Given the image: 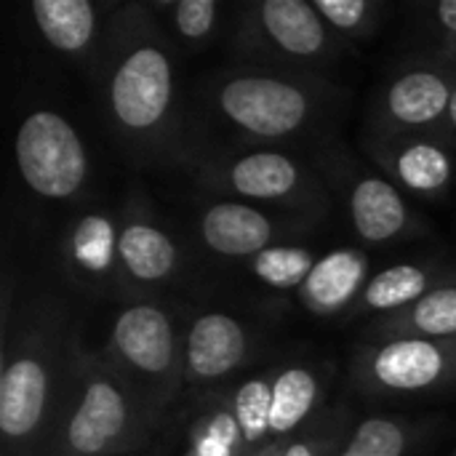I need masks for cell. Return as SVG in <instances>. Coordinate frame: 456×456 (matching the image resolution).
<instances>
[{
  "instance_id": "obj_1",
  "label": "cell",
  "mask_w": 456,
  "mask_h": 456,
  "mask_svg": "<svg viewBox=\"0 0 456 456\" xmlns=\"http://www.w3.org/2000/svg\"><path fill=\"white\" fill-rule=\"evenodd\" d=\"M182 56L147 0L118 3L94 80L112 136L136 166H190L200 150L184 128Z\"/></svg>"
},
{
  "instance_id": "obj_2",
  "label": "cell",
  "mask_w": 456,
  "mask_h": 456,
  "mask_svg": "<svg viewBox=\"0 0 456 456\" xmlns=\"http://www.w3.org/2000/svg\"><path fill=\"white\" fill-rule=\"evenodd\" d=\"M77 329L64 299L35 289L19 310L3 294L0 456H45L59 419Z\"/></svg>"
},
{
  "instance_id": "obj_3",
  "label": "cell",
  "mask_w": 456,
  "mask_h": 456,
  "mask_svg": "<svg viewBox=\"0 0 456 456\" xmlns=\"http://www.w3.org/2000/svg\"><path fill=\"white\" fill-rule=\"evenodd\" d=\"M203 102L246 144L283 147L321 131L339 88L321 72L235 64L203 86Z\"/></svg>"
},
{
  "instance_id": "obj_4",
  "label": "cell",
  "mask_w": 456,
  "mask_h": 456,
  "mask_svg": "<svg viewBox=\"0 0 456 456\" xmlns=\"http://www.w3.org/2000/svg\"><path fill=\"white\" fill-rule=\"evenodd\" d=\"M163 422L75 334L69 377L45 456H126L139 452Z\"/></svg>"
},
{
  "instance_id": "obj_5",
  "label": "cell",
  "mask_w": 456,
  "mask_h": 456,
  "mask_svg": "<svg viewBox=\"0 0 456 456\" xmlns=\"http://www.w3.org/2000/svg\"><path fill=\"white\" fill-rule=\"evenodd\" d=\"M192 174L211 198L254 203L302 222H318L331 208V192L313 160L286 147L243 144L200 152Z\"/></svg>"
},
{
  "instance_id": "obj_6",
  "label": "cell",
  "mask_w": 456,
  "mask_h": 456,
  "mask_svg": "<svg viewBox=\"0 0 456 456\" xmlns=\"http://www.w3.org/2000/svg\"><path fill=\"white\" fill-rule=\"evenodd\" d=\"M110 369L160 417L184 393V331L158 299L123 302L99 350Z\"/></svg>"
},
{
  "instance_id": "obj_7",
  "label": "cell",
  "mask_w": 456,
  "mask_h": 456,
  "mask_svg": "<svg viewBox=\"0 0 456 456\" xmlns=\"http://www.w3.org/2000/svg\"><path fill=\"white\" fill-rule=\"evenodd\" d=\"M329 192L345 206L355 238L366 246H395L422 238L430 224L409 198L377 168L366 166L339 139L323 136L310 152Z\"/></svg>"
},
{
  "instance_id": "obj_8",
  "label": "cell",
  "mask_w": 456,
  "mask_h": 456,
  "mask_svg": "<svg viewBox=\"0 0 456 456\" xmlns=\"http://www.w3.org/2000/svg\"><path fill=\"white\" fill-rule=\"evenodd\" d=\"M238 64L321 72L347 48L331 35L313 0H254L232 24Z\"/></svg>"
},
{
  "instance_id": "obj_9",
  "label": "cell",
  "mask_w": 456,
  "mask_h": 456,
  "mask_svg": "<svg viewBox=\"0 0 456 456\" xmlns=\"http://www.w3.org/2000/svg\"><path fill=\"white\" fill-rule=\"evenodd\" d=\"M350 379L371 398H422L456 387V342L422 337L363 339L350 358Z\"/></svg>"
},
{
  "instance_id": "obj_10",
  "label": "cell",
  "mask_w": 456,
  "mask_h": 456,
  "mask_svg": "<svg viewBox=\"0 0 456 456\" xmlns=\"http://www.w3.org/2000/svg\"><path fill=\"white\" fill-rule=\"evenodd\" d=\"M13 158L24 184L43 200L72 203L91 182V152L67 115L37 107L19 120Z\"/></svg>"
},
{
  "instance_id": "obj_11",
  "label": "cell",
  "mask_w": 456,
  "mask_h": 456,
  "mask_svg": "<svg viewBox=\"0 0 456 456\" xmlns=\"http://www.w3.org/2000/svg\"><path fill=\"white\" fill-rule=\"evenodd\" d=\"M456 83V61L422 53L398 64L379 86L366 131L371 134H441Z\"/></svg>"
},
{
  "instance_id": "obj_12",
  "label": "cell",
  "mask_w": 456,
  "mask_h": 456,
  "mask_svg": "<svg viewBox=\"0 0 456 456\" xmlns=\"http://www.w3.org/2000/svg\"><path fill=\"white\" fill-rule=\"evenodd\" d=\"M118 214V299H152L158 289L179 275L182 248L139 184L128 190Z\"/></svg>"
},
{
  "instance_id": "obj_13",
  "label": "cell",
  "mask_w": 456,
  "mask_h": 456,
  "mask_svg": "<svg viewBox=\"0 0 456 456\" xmlns=\"http://www.w3.org/2000/svg\"><path fill=\"white\" fill-rule=\"evenodd\" d=\"M361 150L403 195L444 200L456 187V142L444 134H371Z\"/></svg>"
},
{
  "instance_id": "obj_14",
  "label": "cell",
  "mask_w": 456,
  "mask_h": 456,
  "mask_svg": "<svg viewBox=\"0 0 456 456\" xmlns=\"http://www.w3.org/2000/svg\"><path fill=\"white\" fill-rule=\"evenodd\" d=\"M259 353L256 331L238 315L208 310L184 329V395L208 398Z\"/></svg>"
},
{
  "instance_id": "obj_15",
  "label": "cell",
  "mask_w": 456,
  "mask_h": 456,
  "mask_svg": "<svg viewBox=\"0 0 456 456\" xmlns=\"http://www.w3.org/2000/svg\"><path fill=\"white\" fill-rule=\"evenodd\" d=\"M118 235L120 214L94 206L75 214L59 235V267L77 294L118 299Z\"/></svg>"
},
{
  "instance_id": "obj_16",
  "label": "cell",
  "mask_w": 456,
  "mask_h": 456,
  "mask_svg": "<svg viewBox=\"0 0 456 456\" xmlns=\"http://www.w3.org/2000/svg\"><path fill=\"white\" fill-rule=\"evenodd\" d=\"M307 222L286 214H275L270 208L230 200V198H211L198 216V238L200 243L222 259L230 262H248L256 254L286 243L305 230Z\"/></svg>"
},
{
  "instance_id": "obj_17",
  "label": "cell",
  "mask_w": 456,
  "mask_h": 456,
  "mask_svg": "<svg viewBox=\"0 0 456 456\" xmlns=\"http://www.w3.org/2000/svg\"><path fill=\"white\" fill-rule=\"evenodd\" d=\"M115 8L118 3L102 5L94 0H35L29 5V16L51 51L72 59L94 75Z\"/></svg>"
},
{
  "instance_id": "obj_18",
  "label": "cell",
  "mask_w": 456,
  "mask_h": 456,
  "mask_svg": "<svg viewBox=\"0 0 456 456\" xmlns=\"http://www.w3.org/2000/svg\"><path fill=\"white\" fill-rule=\"evenodd\" d=\"M369 281L371 259L363 248H331L315 262L297 297L299 305L315 318H350Z\"/></svg>"
},
{
  "instance_id": "obj_19",
  "label": "cell",
  "mask_w": 456,
  "mask_h": 456,
  "mask_svg": "<svg viewBox=\"0 0 456 456\" xmlns=\"http://www.w3.org/2000/svg\"><path fill=\"white\" fill-rule=\"evenodd\" d=\"M454 278L456 267L436 262V259L390 265V267L371 275V281L366 283V289H363L355 310L350 313V318L371 315V321H374L382 315L401 313V310L411 307L414 302H419L433 289H438Z\"/></svg>"
},
{
  "instance_id": "obj_20",
  "label": "cell",
  "mask_w": 456,
  "mask_h": 456,
  "mask_svg": "<svg viewBox=\"0 0 456 456\" xmlns=\"http://www.w3.org/2000/svg\"><path fill=\"white\" fill-rule=\"evenodd\" d=\"M329 377L313 363L275 366L273 374V409H270V441H291L307 425L321 417Z\"/></svg>"
},
{
  "instance_id": "obj_21",
  "label": "cell",
  "mask_w": 456,
  "mask_h": 456,
  "mask_svg": "<svg viewBox=\"0 0 456 456\" xmlns=\"http://www.w3.org/2000/svg\"><path fill=\"white\" fill-rule=\"evenodd\" d=\"M377 337H422L456 342V278L433 289L401 313L374 318L366 326L363 339Z\"/></svg>"
},
{
  "instance_id": "obj_22",
  "label": "cell",
  "mask_w": 456,
  "mask_h": 456,
  "mask_svg": "<svg viewBox=\"0 0 456 456\" xmlns=\"http://www.w3.org/2000/svg\"><path fill=\"white\" fill-rule=\"evenodd\" d=\"M147 5L182 59L206 51L224 27L222 0H147Z\"/></svg>"
},
{
  "instance_id": "obj_23",
  "label": "cell",
  "mask_w": 456,
  "mask_h": 456,
  "mask_svg": "<svg viewBox=\"0 0 456 456\" xmlns=\"http://www.w3.org/2000/svg\"><path fill=\"white\" fill-rule=\"evenodd\" d=\"M273 374H275V369L259 371V374L243 379L227 395H222V401L230 406V411L235 414V419L240 425L246 456H251L254 452H259L262 446L270 444Z\"/></svg>"
},
{
  "instance_id": "obj_24",
  "label": "cell",
  "mask_w": 456,
  "mask_h": 456,
  "mask_svg": "<svg viewBox=\"0 0 456 456\" xmlns=\"http://www.w3.org/2000/svg\"><path fill=\"white\" fill-rule=\"evenodd\" d=\"M419 433L422 425L406 417H366L350 430L337 456H406Z\"/></svg>"
},
{
  "instance_id": "obj_25",
  "label": "cell",
  "mask_w": 456,
  "mask_h": 456,
  "mask_svg": "<svg viewBox=\"0 0 456 456\" xmlns=\"http://www.w3.org/2000/svg\"><path fill=\"white\" fill-rule=\"evenodd\" d=\"M318 259L321 256L307 246L281 243V246H273V248L256 254L254 259H248L246 270L251 273L254 281H259L267 289L299 291Z\"/></svg>"
},
{
  "instance_id": "obj_26",
  "label": "cell",
  "mask_w": 456,
  "mask_h": 456,
  "mask_svg": "<svg viewBox=\"0 0 456 456\" xmlns=\"http://www.w3.org/2000/svg\"><path fill=\"white\" fill-rule=\"evenodd\" d=\"M313 5L345 48L369 43L387 13L382 0H313Z\"/></svg>"
},
{
  "instance_id": "obj_27",
  "label": "cell",
  "mask_w": 456,
  "mask_h": 456,
  "mask_svg": "<svg viewBox=\"0 0 456 456\" xmlns=\"http://www.w3.org/2000/svg\"><path fill=\"white\" fill-rule=\"evenodd\" d=\"M182 456H246L240 425L222 398L190 425L187 452Z\"/></svg>"
},
{
  "instance_id": "obj_28",
  "label": "cell",
  "mask_w": 456,
  "mask_h": 456,
  "mask_svg": "<svg viewBox=\"0 0 456 456\" xmlns=\"http://www.w3.org/2000/svg\"><path fill=\"white\" fill-rule=\"evenodd\" d=\"M353 428L355 425L347 409H323L313 425L286 441L283 456H337Z\"/></svg>"
},
{
  "instance_id": "obj_29",
  "label": "cell",
  "mask_w": 456,
  "mask_h": 456,
  "mask_svg": "<svg viewBox=\"0 0 456 456\" xmlns=\"http://www.w3.org/2000/svg\"><path fill=\"white\" fill-rule=\"evenodd\" d=\"M422 27L436 40L433 53L456 59V0H438L422 5Z\"/></svg>"
},
{
  "instance_id": "obj_30",
  "label": "cell",
  "mask_w": 456,
  "mask_h": 456,
  "mask_svg": "<svg viewBox=\"0 0 456 456\" xmlns=\"http://www.w3.org/2000/svg\"><path fill=\"white\" fill-rule=\"evenodd\" d=\"M441 134L449 136L452 142H456V83L454 91H452V102H449V112H446V120L441 126Z\"/></svg>"
},
{
  "instance_id": "obj_31",
  "label": "cell",
  "mask_w": 456,
  "mask_h": 456,
  "mask_svg": "<svg viewBox=\"0 0 456 456\" xmlns=\"http://www.w3.org/2000/svg\"><path fill=\"white\" fill-rule=\"evenodd\" d=\"M283 452H286V441H270L267 446H262L251 456H283Z\"/></svg>"
},
{
  "instance_id": "obj_32",
  "label": "cell",
  "mask_w": 456,
  "mask_h": 456,
  "mask_svg": "<svg viewBox=\"0 0 456 456\" xmlns=\"http://www.w3.org/2000/svg\"><path fill=\"white\" fill-rule=\"evenodd\" d=\"M454 61H456V59H454Z\"/></svg>"
},
{
  "instance_id": "obj_33",
  "label": "cell",
  "mask_w": 456,
  "mask_h": 456,
  "mask_svg": "<svg viewBox=\"0 0 456 456\" xmlns=\"http://www.w3.org/2000/svg\"><path fill=\"white\" fill-rule=\"evenodd\" d=\"M454 456H456V454H454Z\"/></svg>"
}]
</instances>
